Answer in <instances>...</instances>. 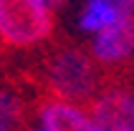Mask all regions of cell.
<instances>
[{
    "instance_id": "ba28073f",
    "label": "cell",
    "mask_w": 134,
    "mask_h": 131,
    "mask_svg": "<svg viewBox=\"0 0 134 131\" xmlns=\"http://www.w3.org/2000/svg\"><path fill=\"white\" fill-rule=\"evenodd\" d=\"M129 93H132V106H129V129L134 131V86H129Z\"/></svg>"
},
{
    "instance_id": "52a82bcc",
    "label": "cell",
    "mask_w": 134,
    "mask_h": 131,
    "mask_svg": "<svg viewBox=\"0 0 134 131\" xmlns=\"http://www.w3.org/2000/svg\"><path fill=\"white\" fill-rule=\"evenodd\" d=\"M25 106L13 88L0 86V131H23Z\"/></svg>"
},
{
    "instance_id": "7c38bea8",
    "label": "cell",
    "mask_w": 134,
    "mask_h": 131,
    "mask_svg": "<svg viewBox=\"0 0 134 131\" xmlns=\"http://www.w3.org/2000/svg\"><path fill=\"white\" fill-rule=\"evenodd\" d=\"M116 131H132V129H116Z\"/></svg>"
},
{
    "instance_id": "3957f363",
    "label": "cell",
    "mask_w": 134,
    "mask_h": 131,
    "mask_svg": "<svg viewBox=\"0 0 134 131\" xmlns=\"http://www.w3.org/2000/svg\"><path fill=\"white\" fill-rule=\"evenodd\" d=\"M86 51L101 71H119L134 61V15L86 40Z\"/></svg>"
},
{
    "instance_id": "7a4b0ae2",
    "label": "cell",
    "mask_w": 134,
    "mask_h": 131,
    "mask_svg": "<svg viewBox=\"0 0 134 131\" xmlns=\"http://www.w3.org/2000/svg\"><path fill=\"white\" fill-rule=\"evenodd\" d=\"M56 33V10L43 0H0V45L15 53L43 48Z\"/></svg>"
},
{
    "instance_id": "30bf717a",
    "label": "cell",
    "mask_w": 134,
    "mask_h": 131,
    "mask_svg": "<svg viewBox=\"0 0 134 131\" xmlns=\"http://www.w3.org/2000/svg\"><path fill=\"white\" fill-rule=\"evenodd\" d=\"M119 3H121L124 8H127L129 13H134V0H119Z\"/></svg>"
},
{
    "instance_id": "5b68a950",
    "label": "cell",
    "mask_w": 134,
    "mask_h": 131,
    "mask_svg": "<svg viewBox=\"0 0 134 131\" xmlns=\"http://www.w3.org/2000/svg\"><path fill=\"white\" fill-rule=\"evenodd\" d=\"M134 13H129L119 0H79L74 8V30L79 35H83L89 40L91 35H96L101 30L116 25L124 18H132Z\"/></svg>"
},
{
    "instance_id": "9c48e42d",
    "label": "cell",
    "mask_w": 134,
    "mask_h": 131,
    "mask_svg": "<svg viewBox=\"0 0 134 131\" xmlns=\"http://www.w3.org/2000/svg\"><path fill=\"white\" fill-rule=\"evenodd\" d=\"M43 3H48V5H51L53 10H58V8H63L66 3H71V0H43Z\"/></svg>"
},
{
    "instance_id": "8fae6325",
    "label": "cell",
    "mask_w": 134,
    "mask_h": 131,
    "mask_svg": "<svg viewBox=\"0 0 134 131\" xmlns=\"http://www.w3.org/2000/svg\"><path fill=\"white\" fill-rule=\"evenodd\" d=\"M23 131H41V129H36V126H30V129H23Z\"/></svg>"
},
{
    "instance_id": "8992f818",
    "label": "cell",
    "mask_w": 134,
    "mask_h": 131,
    "mask_svg": "<svg viewBox=\"0 0 134 131\" xmlns=\"http://www.w3.org/2000/svg\"><path fill=\"white\" fill-rule=\"evenodd\" d=\"M129 106H132L129 86H104L89 103V111L99 131H116L129 129Z\"/></svg>"
},
{
    "instance_id": "6da1fadb",
    "label": "cell",
    "mask_w": 134,
    "mask_h": 131,
    "mask_svg": "<svg viewBox=\"0 0 134 131\" xmlns=\"http://www.w3.org/2000/svg\"><path fill=\"white\" fill-rule=\"evenodd\" d=\"M41 81L48 96L89 106L104 88V71L86 48L76 43L56 45L43 58Z\"/></svg>"
},
{
    "instance_id": "277c9868",
    "label": "cell",
    "mask_w": 134,
    "mask_h": 131,
    "mask_svg": "<svg viewBox=\"0 0 134 131\" xmlns=\"http://www.w3.org/2000/svg\"><path fill=\"white\" fill-rule=\"evenodd\" d=\"M36 129L41 131H99L89 106L46 96L36 106Z\"/></svg>"
}]
</instances>
